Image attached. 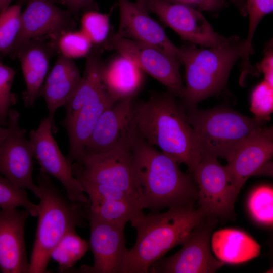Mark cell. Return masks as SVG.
Returning a JSON list of instances; mask_svg holds the SVG:
<instances>
[{
	"label": "cell",
	"instance_id": "cell-1",
	"mask_svg": "<svg viewBox=\"0 0 273 273\" xmlns=\"http://www.w3.org/2000/svg\"><path fill=\"white\" fill-rule=\"evenodd\" d=\"M175 97L169 92L134 104V127L146 143L157 146L192 173L202 155L186 113Z\"/></svg>",
	"mask_w": 273,
	"mask_h": 273
},
{
	"label": "cell",
	"instance_id": "cell-2",
	"mask_svg": "<svg viewBox=\"0 0 273 273\" xmlns=\"http://www.w3.org/2000/svg\"><path fill=\"white\" fill-rule=\"evenodd\" d=\"M130 142L139 200L144 209L156 212L165 208L194 205L198 190L174 159L146 143L135 129Z\"/></svg>",
	"mask_w": 273,
	"mask_h": 273
},
{
	"label": "cell",
	"instance_id": "cell-3",
	"mask_svg": "<svg viewBox=\"0 0 273 273\" xmlns=\"http://www.w3.org/2000/svg\"><path fill=\"white\" fill-rule=\"evenodd\" d=\"M206 213L194 205L169 208L137 216L130 222L136 240L128 250L121 273H147L155 262L181 245Z\"/></svg>",
	"mask_w": 273,
	"mask_h": 273
},
{
	"label": "cell",
	"instance_id": "cell-4",
	"mask_svg": "<svg viewBox=\"0 0 273 273\" xmlns=\"http://www.w3.org/2000/svg\"><path fill=\"white\" fill-rule=\"evenodd\" d=\"M39 199L35 241L29 261V273H44L51 254L68 232L84 225L88 220V205L74 202L63 195L49 175L40 172L37 178Z\"/></svg>",
	"mask_w": 273,
	"mask_h": 273
},
{
	"label": "cell",
	"instance_id": "cell-5",
	"mask_svg": "<svg viewBox=\"0 0 273 273\" xmlns=\"http://www.w3.org/2000/svg\"><path fill=\"white\" fill-rule=\"evenodd\" d=\"M244 43V40L232 36L215 47L198 49L189 45L180 48L186 78L181 98L188 107L224 88L231 69L241 57Z\"/></svg>",
	"mask_w": 273,
	"mask_h": 273
},
{
	"label": "cell",
	"instance_id": "cell-6",
	"mask_svg": "<svg viewBox=\"0 0 273 273\" xmlns=\"http://www.w3.org/2000/svg\"><path fill=\"white\" fill-rule=\"evenodd\" d=\"M186 113L202 155L228 161L246 140L265 127L266 121L250 118L223 107L199 110L189 107Z\"/></svg>",
	"mask_w": 273,
	"mask_h": 273
},
{
	"label": "cell",
	"instance_id": "cell-7",
	"mask_svg": "<svg viewBox=\"0 0 273 273\" xmlns=\"http://www.w3.org/2000/svg\"><path fill=\"white\" fill-rule=\"evenodd\" d=\"M132 131L115 148L105 152L86 154L81 159L72 163L71 169L74 176L79 182L88 181L112 187L139 199L130 142Z\"/></svg>",
	"mask_w": 273,
	"mask_h": 273
},
{
	"label": "cell",
	"instance_id": "cell-8",
	"mask_svg": "<svg viewBox=\"0 0 273 273\" xmlns=\"http://www.w3.org/2000/svg\"><path fill=\"white\" fill-rule=\"evenodd\" d=\"M218 218L206 215L191 231L174 254L161 258L149 269L151 273H213L224 263L210 251V238Z\"/></svg>",
	"mask_w": 273,
	"mask_h": 273
},
{
	"label": "cell",
	"instance_id": "cell-9",
	"mask_svg": "<svg viewBox=\"0 0 273 273\" xmlns=\"http://www.w3.org/2000/svg\"><path fill=\"white\" fill-rule=\"evenodd\" d=\"M192 173L198 186V208L217 218L230 217L239 191L226 166L216 157L204 156Z\"/></svg>",
	"mask_w": 273,
	"mask_h": 273
},
{
	"label": "cell",
	"instance_id": "cell-10",
	"mask_svg": "<svg viewBox=\"0 0 273 273\" xmlns=\"http://www.w3.org/2000/svg\"><path fill=\"white\" fill-rule=\"evenodd\" d=\"M106 42V47L129 59L142 71L164 85L170 93L181 97L184 85L177 59L158 48L116 33Z\"/></svg>",
	"mask_w": 273,
	"mask_h": 273
},
{
	"label": "cell",
	"instance_id": "cell-11",
	"mask_svg": "<svg viewBox=\"0 0 273 273\" xmlns=\"http://www.w3.org/2000/svg\"><path fill=\"white\" fill-rule=\"evenodd\" d=\"M19 114L10 110L7 134L0 146V173L15 186L30 190L37 198L39 187L33 179L34 152L26 130L19 125Z\"/></svg>",
	"mask_w": 273,
	"mask_h": 273
},
{
	"label": "cell",
	"instance_id": "cell-12",
	"mask_svg": "<svg viewBox=\"0 0 273 273\" xmlns=\"http://www.w3.org/2000/svg\"><path fill=\"white\" fill-rule=\"evenodd\" d=\"M145 7L183 39L191 43L211 48L221 46L229 39L215 32L200 11L188 6L161 0H147Z\"/></svg>",
	"mask_w": 273,
	"mask_h": 273
},
{
	"label": "cell",
	"instance_id": "cell-13",
	"mask_svg": "<svg viewBox=\"0 0 273 273\" xmlns=\"http://www.w3.org/2000/svg\"><path fill=\"white\" fill-rule=\"evenodd\" d=\"M53 127L47 117L36 130L30 132V140L40 171L58 179L64 187L67 197L72 201L86 203L88 199L79 181L72 172L71 164L61 152L52 131Z\"/></svg>",
	"mask_w": 273,
	"mask_h": 273
},
{
	"label": "cell",
	"instance_id": "cell-14",
	"mask_svg": "<svg viewBox=\"0 0 273 273\" xmlns=\"http://www.w3.org/2000/svg\"><path fill=\"white\" fill-rule=\"evenodd\" d=\"M75 22L69 11L63 10L50 0H29L21 13L20 30L10 54L14 56L24 43L49 35L58 38L62 33L72 30Z\"/></svg>",
	"mask_w": 273,
	"mask_h": 273
},
{
	"label": "cell",
	"instance_id": "cell-15",
	"mask_svg": "<svg viewBox=\"0 0 273 273\" xmlns=\"http://www.w3.org/2000/svg\"><path fill=\"white\" fill-rule=\"evenodd\" d=\"M89 249L94 256L92 266L83 265L79 271L88 273H121L128 249L125 226L93 217L88 218Z\"/></svg>",
	"mask_w": 273,
	"mask_h": 273
},
{
	"label": "cell",
	"instance_id": "cell-16",
	"mask_svg": "<svg viewBox=\"0 0 273 273\" xmlns=\"http://www.w3.org/2000/svg\"><path fill=\"white\" fill-rule=\"evenodd\" d=\"M273 155V129L264 127L235 151L226 165L240 192L246 180L257 174H270Z\"/></svg>",
	"mask_w": 273,
	"mask_h": 273
},
{
	"label": "cell",
	"instance_id": "cell-17",
	"mask_svg": "<svg viewBox=\"0 0 273 273\" xmlns=\"http://www.w3.org/2000/svg\"><path fill=\"white\" fill-rule=\"evenodd\" d=\"M120 23L117 35L158 48L180 63L181 50L169 39L146 8L129 0H118Z\"/></svg>",
	"mask_w": 273,
	"mask_h": 273
},
{
	"label": "cell",
	"instance_id": "cell-18",
	"mask_svg": "<svg viewBox=\"0 0 273 273\" xmlns=\"http://www.w3.org/2000/svg\"><path fill=\"white\" fill-rule=\"evenodd\" d=\"M28 212L18 208H0V271L29 272L25 241Z\"/></svg>",
	"mask_w": 273,
	"mask_h": 273
},
{
	"label": "cell",
	"instance_id": "cell-19",
	"mask_svg": "<svg viewBox=\"0 0 273 273\" xmlns=\"http://www.w3.org/2000/svg\"><path fill=\"white\" fill-rule=\"evenodd\" d=\"M132 98L120 99L100 117L85 147L86 154L110 150L126 139L134 127Z\"/></svg>",
	"mask_w": 273,
	"mask_h": 273
},
{
	"label": "cell",
	"instance_id": "cell-20",
	"mask_svg": "<svg viewBox=\"0 0 273 273\" xmlns=\"http://www.w3.org/2000/svg\"><path fill=\"white\" fill-rule=\"evenodd\" d=\"M82 79L80 71L73 59L60 55L37 94L45 100L49 111L48 117L55 130L54 115L73 96Z\"/></svg>",
	"mask_w": 273,
	"mask_h": 273
},
{
	"label": "cell",
	"instance_id": "cell-21",
	"mask_svg": "<svg viewBox=\"0 0 273 273\" xmlns=\"http://www.w3.org/2000/svg\"><path fill=\"white\" fill-rule=\"evenodd\" d=\"M116 101L105 89L84 106L64 126L69 138V163L77 161L85 155V147L103 112Z\"/></svg>",
	"mask_w": 273,
	"mask_h": 273
},
{
	"label": "cell",
	"instance_id": "cell-22",
	"mask_svg": "<svg viewBox=\"0 0 273 273\" xmlns=\"http://www.w3.org/2000/svg\"><path fill=\"white\" fill-rule=\"evenodd\" d=\"M15 56L20 60L26 84L23 97L24 103L26 107H31L37 98V94L48 70L50 51L36 38L22 44Z\"/></svg>",
	"mask_w": 273,
	"mask_h": 273
},
{
	"label": "cell",
	"instance_id": "cell-23",
	"mask_svg": "<svg viewBox=\"0 0 273 273\" xmlns=\"http://www.w3.org/2000/svg\"><path fill=\"white\" fill-rule=\"evenodd\" d=\"M101 79L104 88L116 101L133 98L143 82L142 71L129 59L120 55L102 64Z\"/></svg>",
	"mask_w": 273,
	"mask_h": 273
},
{
	"label": "cell",
	"instance_id": "cell-24",
	"mask_svg": "<svg viewBox=\"0 0 273 273\" xmlns=\"http://www.w3.org/2000/svg\"><path fill=\"white\" fill-rule=\"evenodd\" d=\"M216 257L224 263L239 264L257 257L260 247L245 232L232 229L215 232L211 239Z\"/></svg>",
	"mask_w": 273,
	"mask_h": 273
},
{
	"label": "cell",
	"instance_id": "cell-25",
	"mask_svg": "<svg viewBox=\"0 0 273 273\" xmlns=\"http://www.w3.org/2000/svg\"><path fill=\"white\" fill-rule=\"evenodd\" d=\"M102 64L96 54L89 53L87 56L84 73L80 84L64 106L66 116L62 122L63 126L68 123L84 106L105 90L101 79Z\"/></svg>",
	"mask_w": 273,
	"mask_h": 273
},
{
	"label": "cell",
	"instance_id": "cell-26",
	"mask_svg": "<svg viewBox=\"0 0 273 273\" xmlns=\"http://www.w3.org/2000/svg\"><path fill=\"white\" fill-rule=\"evenodd\" d=\"M143 209L139 200L135 198L89 203L88 218L125 226L127 222L143 214Z\"/></svg>",
	"mask_w": 273,
	"mask_h": 273
},
{
	"label": "cell",
	"instance_id": "cell-27",
	"mask_svg": "<svg viewBox=\"0 0 273 273\" xmlns=\"http://www.w3.org/2000/svg\"><path fill=\"white\" fill-rule=\"evenodd\" d=\"M89 249L88 242L73 230L66 233L56 246L51 259L57 262L60 271L64 272L70 269Z\"/></svg>",
	"mask_w": 273,
	"mask_h": 273
},
{
	"label": "cell",
	"instance_id": "cell-28",
	"mask_svg": "<svg viewBox=\"0 0 273 273\" xmlns=\"http://www.w3.org/2000/svg\"><path fill=\"white\" fill-rule=\"evenodd\" d=\"M248 208L253 218L257 222L270 226L273 223V189L262 185L251 193L248 200Z\"/></svg>",
	"mask_w": 273,
	"mask_h": 273
},
{
	"label": "cell",
	"instance_id": "cell-29",
	"mask_svg": "<svg viewBox=\"0 0 273 273\" xmlns=\"http://www.w3.org/2000/svg\"><path fill=\"white\" fill-rule=\"evenodd\" d=\"M21 7L8 6L0 13V55L10 54L20 30Z\"/></svg>",
	"mask_w": 273,
	"mask_h": 273
},
{
	"label": "cell",
	"instance_id": "cell-30",
	"mask_svg": "<svg viewBox=\"0 0 273 273\" xmlns=\"http://www.w3.org/2000/svg\"><path fill=\"white\" fill-rule=\"evenodd\" d=\"M19 207L27 210L32 216H37L38 205L29 200L25 190L15 186L6 177L0 175V208Z\"/></svg>",
	"mask_w": 273,
	"mask_h": 273
},
{
	"label": "cell",
	"instance_id": "cell-31",
	"mask_svg": "<svg viewBox=\"0 0 273 273\" xmlns=\"http://www.w3.org/2000/svg\"><path fill=\"white\" fill-rule=\"evenodd\" d=\"M81 30L89 39L93 44H100L106 41L110 31V14L96 11H86L81 20Z\"/></svg>",
	"mask_w": 273,
	"mask_h": 273
},
{
	"label": "cell",
	"instance_id": "cell-32",
	"mask_svg": "<svg viewBox=\"0 0 273 273\" xmlns=\"http://www.w3.org/2000/svg\"><path fill=\"white\" fill-rule=\"evenodd\" d=\"M93 44L81 31H68L57 38V47L61 55L73 59L87 56Z\"/></svg>",
	"mask_w": 273,
	"mask_h": 273
},
{
	"label": "cell",
	"instance_id": "cell-33",
	"mask_svg": "<svg viewBox=\"0 0 273 273\" xmlns=\"http://www.w3.org/2000/svg\"><path fill=\"white\" fill-rule=\"evenodd\" d=\"M250 110L255 118L268 120L273 110V85L264 80L255 86L251 95Z\"/></svg>",
	"mask_w": 273,
	"mask_h": 273
},
{
	"label": "cell",
	"instance_id": "cell-34",
	"mask_svg": "<svg viewBox=\"0 0 273 273\" xmlns=\"http://www.w3.org/2000/svg\"><path fill=\"white\" fill-rule=\"evenodd\" d=\"M247 15L249 16L248 35L244 40V51L249 54L253 51L252 40L259 25L263 18L273 10V0H245Z\"/></svg>",
	"mask_w": 273,
	"mask_h": 273
},
{
	"label": "cell",
	"instance_id": "cell-35",
	"mask_svg": "<svg viewBox=\"0 0 273 273\" xmlns=\"http://www.w3.org/2000/svg\"><path fill=\"white\" fill-rule=\"evenodd\" d=\"M15 71L0 62V125H7L10 107L14 105L16 98L11 93L15 76Z\"/></svg>",
	"mask_w": 273,
	"mask_h": 273
},
{
	"label": "cell",
	"instance_id": "cell-36",
	"mask_svg": "<svg viewBox=\"0 0 273 273\" xmlns=\"http://www.w3.org/2000/svg\"><path fill=\"white\" fill-rule=\"evenodd\" d=\"M170 3H178L193 8L200 11H218L226 8V0H161Z\"/></svg>",
	"mask_w": 273,
	"mask_h": 273
},
{
	"label": "cell",
	"instance_id": "cell-37",
	"mask_svg": "<svg viewBox=\"0 0 273 273\" xmlns=\"http://www.w3.org/2000/svg\"><path fill=\"white\" fill-rule=\"evenodd\" d=\"M258 72H262L264 75V79L269 84L273 85V55L271 49L266 50L265 57L258 64Z\"/></svg>",
	"mask_w": 273,
	"mask_h": 273
},
{
	"label": "cell",
	"instance_id": "cell-38",
	"mask_svg": "<svg viewBox=\"0 0 273 273\" xmlns=\"http://www.w3.org/2000/svg\"><path fill=\"white\" fill-rule=\"evenodd\" d=\"M53 2H58L66 6L69 11L77 14L81 9L90 5L94 0H50Z\"/></svg>",
	"mask_w": 273,
	"mask_h": 273
},
{
	"label": "cell",
	"instance_id": "cell-39",
	"mask_svg": "<svg viewBox=\"0 0 273 273\" xmlns=\"http://www.w3.org/2000/svg\"><path fill=\"white\" fill-rule=\"evenodd\" d=\"M231 3L243 16L247 15L246 5L245 0H226Z\"/></svg>",
	"mask_w": 273,
	"mask_h": 273
},
{
	"label": "cell",
	"instance_id": "cell-40",
	"mask_svg": "<svg viewBox=\"0 0 273 273\" xmlns=\"http://www.w3.org/2000/svg\"><path fill=\"white\" fill-rule=\"evenodd\" d=\"M7 133V128L0 125V146L5 139Z\"/></svg>",
	"mask_w": 273,
	"mask_h": 273
},
{
	"label": "cell",
	"instance_id": "cell-41",
	"mask_svg": "<svg viewBox=\"0 0 273 273\" xmlns=\"http://www.w3.org/2000/svg\"><path fill=\"white\" fill-rule=\"evenodd\" d=\"M12 0H0V13L6 9Z\"/></svg>",
	"mask_w": 273,
	"mask_h": 273
},
{
	"label": "cell",
	"instance_id": "cell-42",
	"mask_svg": "<svg viewBox=\"0 0 273 273\" xmlns=\"http://www.w3.org/2000/svg\"><path fill=\"white\" fill-rule=\"evenodd\" d=\"M146 1L147 0H136V3H138L139 4L143 6L144 7H145V4H146Z\"/></svg>",
	"mask_w": 273,
	"mask_h": 273
}]
</instances>
